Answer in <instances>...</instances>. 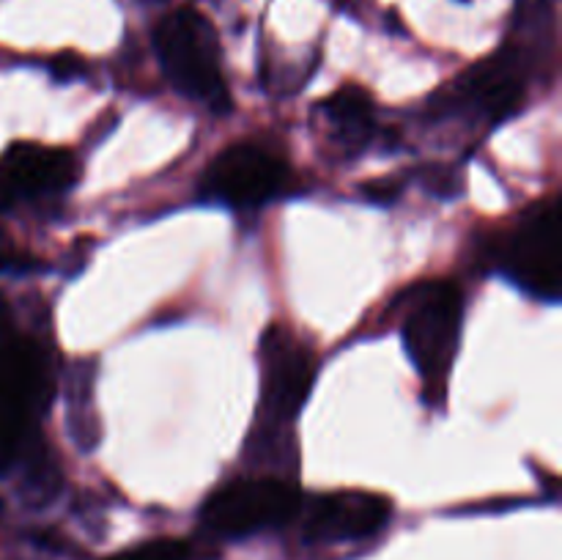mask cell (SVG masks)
<instances>
[{
	"label": "cell",
	"mask_w": 562,
	"mask_h": 560,
	"mask_svg": "<svg viewBox=\"0 0 562 560\" xmlns=\"http://www.w3.org/2000/svg\"><path fill=\"white\" fill-rule=\"evenodd\" d=\"M261 362V423L285 428L311 399L318 357L291 329L272 324L258 346Z\"/></svg>",
	"instance_id": "5b68a950"
},
{
	"label": "cell",
	"mask_w": 562,
	"mask_h": 560,
	"mask_svg": "<svg viewBox=\"0 0 562 560\" xmlns=\"http://www.w3.org/2000/svg\"><path fill=\"white\" fill-rule=\"evenodd\" d=\"M362 192L376 203H393L395 198L401 195V184L393 179H379V181H368V184H362Z\"/></svg>",
	"instance_id": "4fadbf2b"
},
{
	"label": "cell",
	"mask_w": 562,
	"mask_h": 560,
	"mask_svg": "<svg viewBox=\"0 0 562 560\" xmlns=\"http://www.w3.org/2000/svg\"><path fill=\"white\" fill-rule=\"evenodd\" d=\"M426 184L434 195L450 198V195H461V187H464V181H461V176L456 173L453 168H428Z\"/></svg>",
	"instance_id": "7c38bea8"
},
{
	"label": "cell",
	"mask_w": 562,
	"mask_h": 560,
	"mask_svg": "<svg viewBox=\"0 0 562 560\" xmlns=\"http://www.w3.org/2000/svg\"><path fill=\"white\" fill-rule=\"evenodd\" d=\"M154 49L170 86L195 99L212 113H231L228 82L223 71V49L212 22L192 5L173 9L154 27Z\"/></svg>",
	"instance_id": "7a4b0ae2"
},
{
	"label": "cell",
	"mask_w": 562,
	"mask_h": 560,
	"mask_svg": "<svg viewBox=\"0 0 562 560\" xmlns=\"http://www.w3.org/2000/svg\"><path fill=\"white\" fill-rule=\"evenodd\" d=\"M291 181L294 173L283 154L261 141H239L206 165L201 192L231 209H258L283 195Z\"/></svg>",
	"instance_id": "277c9868"
},
{
	"label": "cell",
	"mask_w": 562,
	"mask_h": 560,
	"mask_svg": "<svg viewBox=\"0 0 562 560\" xmlns=\"http://www.w3.org/2000/svg\"><path fill=\"white\" fill-rule=\"evenodd\" d=\"M499 269L538 300H560V206L558 198L536 203L499 247Z\"/></svg>",
	"instance_id": "8992f818"
},
{
	"label": "cell",
	"mask_w": 562,
	"mask_h": 560,
	"mask_svg": "<svg viewBox=\"0 0 562 560\" xmlns=\"http://www.w3.org/2000/svg\"><path fill=\"white\" fill-rule=\"evenodd\" d=\"M110 560H206L201 549L187 538H154V541L137 544L124 549Z\"/></svg>",
	"instance_id": "8fae6325"
},
{
	"label": "cell",
	"mask_w": 562,
	"mask_h": 560,
	"mask_svg": "<svg viewBox=\"0 0 562 560\" xmlns=\"http://www.w3.org/2000/svg\"><path fill=\"white\" fill-rule=\"evenodd\" d=\"M327 132L338 143L344 154L366 152L368 143L376 137V113H373V99L366 88L344 86L318 102Z\"/></svg>",
	"instance_id": "30bf717a"
},
{
	"label": "cell",
	"mask_w": 562,
	"mask_h": 560,
	"mask_svg": "<svg viewBox=\"0 0 562 560\" xmlns=\"http://www.w3.org/2000/svg\"><path fill=\"white\" fill-rule=\"evenodd\" d=\"M393 503L390 497L362 489H338L313 497L302 516V541L305 544H351L366 541L390 525Z\"/></svg>",
	"instance_id": "ba28073f"
},
{
	"label": "cell",
	"mask_w": 562,
	"mask_h": 560,
	"mask_svg": "<svg viewBox=\"0 0 562 560\" xmlns=\"http://www.w3.org/2000/svg\"><path fill=\"white\" fill-rule=\"evenodd\" d=\"M406 355L434 399H442L459 355L464 294L453 280H423L395 300Z\"/></svg>",
	"instance_id": "6da1fadb"
},
{
	"label": "cell",
	"mask_w": 562,
	"mask_h": 560,
	"mask_svg": "<svg viewBox=\"0 0 562 560\" xmlns=\"http://www.w3.org/2000/svg\"><path fill=\"white\" fill-rule=\"evenodd\" d=\"M55 60H58V58H55ZM64 60H58V64H55V75H58L60 77V80H66V69H64ZM80 60H77V58H71V75H77V71H80Z\"/></svg>",
	"instance_id": "5bb4252c"
},
{
	"label": "cell",
	"mask_w": 562,
	"mask_h": 560,
	"mask_svg": "<svg viewBox=\"0 0 562 560\" xmlns=\"http://www.w3.org/2000/svg\"><path fill=\"white\" fill-rule=\"evenodd\" d=\"M300 508V489L285 478H239L209 494L201 525L212 536L245 538L289 525Z\"/></svg>",
	"instance_id": "3957f363"
},
{
	"label": "cell",
	"mask_w": 562,
	"mask_h": 560,
	"mask_svg": "<svg viewBox=\"0 0 562 560\" xmlns=\"http://www.w3.org/2000/svg\"><path fill=\"white\" fill-rule=\"evenodd\" d=\"M77 176L80 165L66 148L14 143L0 154V212L66 195L75 187Z\"/></svg>",
	"instance_id": "52a82bcc"
},
{
	"label": "cell",
	"mask_w": 562,
	"mask_h": 560,
	"mask_svg": "<svg viewBox=\"0 0 562 560\" xmlns=\"http://www.w3.org/2000/svg\"><path fill=\"white\" fill-rule=\"evenodd\" d=\"M525 86V60L514 47H505L470 66L450 86V93L456 104L475 110L488 124H499L519 110Z\"/></svg>",
	"instance_id": "9c48e42d"
}]
</instances>
